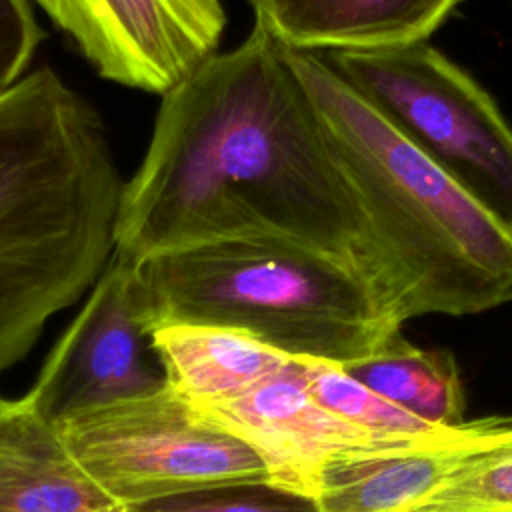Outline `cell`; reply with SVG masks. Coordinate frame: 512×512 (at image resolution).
<instances>
[{"instance_id": "1", "label": "cell", "mask_w": 512, "mask_h": 512, "mask_svg": "<svg viewBox=\"0 0 512 512\" xmlns=\"http://www.w3.org/2000/svg\"><path fill=\"white\" fill-rule=\"evenodd\" d=\"M290 240L362 272L388 318L392 274L324 124L262 24L162 94L124 182L114 252L144 258L226 240Z\"/></svg>"}, {"instance_id": "2", "label": "cell", "mask_w": 512, "mask_h": 512, "mask_svg": "<svg viewBox=\"0 0 512 512\" xmlns=\"http://www.w3.org/2000/svg\"><path fill=\"white\" fill-rule=\"evenodd\" d=\"M122 188L102 118L52 68L0 94V374L104 272Z\"/></svg>"}, {"instance_id": "3", "label": "cell", "mask_w": 512, "mask_h": 512, "mask_svg": "<svg viewBox=\"0 0 512 512\" xmlns=\"http://www.w3.org/2000/svg\"><path fill=\"white\" fill-rule=\"evenodd\" d=\"M284 56L386 256L398 322L480 314L512 302V230L412 146L318 52L284 46Z\"/></svg>"}, {"instance_id": "4", "label": "cell", "mask_w": 512, "mask_h": 512, "mask_svg": "<svg viewBox=\"0 0 512 512\" xmlns=\"http://www.w3.org/2000/svg\"><path fill=\"white\" fill-rule=\"evenodd\" d=\"M144 314L230 328L292 356L348 364L400 332L368 278L312 246L258 238L162 252L136 262Z\"/></svg>"}, {"instance_id": "5", "label": "cell", "mask_w": 512, "mask_h": 512, "mask_svg": "<svg viewBox=\"0 0 512 512\" xmlns=\"http://www.w3.org/2000/svg\"><path fill=\"white\" fill-rule=\"evenodd\" d=\"M318 54L412 146L512 230V126L468 72L428 40Z\"/></svg>"}, {"instance_id": "6", "label": "cell", "mask_w": 512, "mask_h": 512, "mask_svg": "<svg viewBox=\"0 0 512 512\" xmlns=\"http://www.w3.org/2000/svg\"><path fill=\"white\" fill-rule=\"evenodd\" d=\"M92 482L118 506L226 486H270L256 452L194 416L164 388L54 422Z\"/></svg>"}, {"instance_id": "7", "label": "cell", "mask_w": 512, "mask_h": 512, "mask_svg": "<svg viewBox=\"0 0 512 512\" xmlns=\"http://www.w3.org/2000/svg\"><path fill=\"white\" fill-rule=\"evenodd\" d=\"M164 386L136 262L114 252L88 300L48 352L26 398L48 420L60 422Z\"/></svg>"}, {"instance_id": "8", "label": "cell", "mask_w": 512, "mask_h": 512, "mask_svg": "<svg viewBox=\"0 0 512 512\" xmlns=\"http://www.w3.org/2000/svg\"><path fill=\"white\" fill-rule=\"evenodd\" d=\"M94 70L116 84L164 94L218 52L220 0H36Z\"/></svg>"}, {"instance_id": "9", "label": "cell", "mask_w": 512, "mask_h": 512, "mask_svg": "<svg viewBox=\"0 0 512 512\" xmlns=\"http://www.w3.org/2000/svg\"><path fill=\"white\" fill-rule=\"evenodd\" d=\"M190 410L198 420L248 444L264 462L270 488L310 502L318 496L324 470L336 458L416 444L372 436L324 408L308 392L298 356L240 394Z\"/></svg>"}, {"instance_id": "10", "label": "cell", "mask_w": 512, "mask_h": 512, "mask_svg": "<svg viewBox=\"0 0 512 512\" xmlns=\"http://www.w3.org/2000/svg\"><path fill=\"white\" fill-rule=\"evenodd\" d=\"M510 440L512 418H484L448 440L340 456L324 470L314 506L318 512H400Z\"/></svg>"}, {"instance_id": "11", "label": "cell", "mask_w": 512, "mask_h": 512, "mask_svg": "<svg viewBox=\"0 0 512 512\" xmlns=\"http://www.w3.org/2000/svg\"><path fill=\"white\" fill-rule=\"evenodd\" d=\"M460 2L274 0L254 22L296 50H378L428 40Z\"/></svg>"}, {"instance_id": "12", "label": "cell", "mask_w": 512, "mask_h": 512, "mask_svg": "<svg viewBox=\"0 0 512 512\" xmlns=\"http://www.w3.org/2000/svg\"><path fill=\"white\" fill-rule=\"evenodd\" d=\"M114 506L26 394L0 396V512H100Z\"/></svg>"}, {"instance_id": "13", "label": "cell", "mask_w": 512, "mask_h": 512, "mask_svg": "<svg viewBox=\"0 0 512 512\" xmlns=\"http://www.w3.org/2000/svg\"><path fill=\"white\" fill-rule=\"evenodd\" d=\"M166 384L188 404L236 396L292 362V354L218 326L170 324L152 332Z\"/></svg>"}, {"instance_id": "14", "label": "cell", "mask_w": 512, "mask_h": 512, "mask_svg": "<svg viewBox=\"0 0 512 512\" xmlns=\"http://www.w3.org/2000/svg\"><path fill=\"white\" fill-rule=\"evenodd\" d=\"M340 366L370 390L430 424L466 422L462 380L448 350L418 348L400 330L370 356Z\"/></svg>"}, {"instance_id": "15", "label": "cell", "mask_w": 512, "mask_h": 512, "mask_svg": "<svg viewBox=\"0 0 512 512\" xmlns=\"http://www.w3.org/2000/svg\"><path fill=\"white\" fill-rule=\"evenodd\" d=\"M298 366L308 392L330 412L372 436L394 442H434L462 434L470 422L458 426H436L386 400L340 364L298 356Z\"/></svg>"}, {"instance_id": "16", "label": "cell", "mask_w": 512, "mask_h": 512, "mask_svg": "<svg viewBox=\"0 0 512 512\" xmlns=\"http://www.w3.org/2000/svg\"><path fill=\"white\" fill-rule=\"evenodd\" d=\"M400 512H512V440Z\"/></svg>"}, {"instance_id": "17", "label": "cell", "mask_w": 512, "mask_h": 512, "mask_svg": "<svg viewBox=\"0 0 512 512\" xmlns=\"http://www.w3.org/2000/svg\"><path fill=\"white\" fill-rule=\"evenodd\" d=\"M126 512H318L314 502L270 486H226L146 502Z\"/></svg>"}, {"instance_id": "18", "label": "cell", "mask_w": 512, "mask_h": 512, "mask_svg": "<svg viewBox=\"0 0 512 512\" xmlns=\"http://www.w3.org/2000/svg\"><path fill=\"white\" fill-rule=\"evenodd\" d=\"M40 40L30 0H0V94L26 76Z\"/></svg>"}, {"instance_id": "19", "label": "cell", "mask_w": 512, "mask_h": 512, "mask_svg": "<svg viewBox=\"0 0 512 512\" xmlns=\"http://www.w3.org/2000/svg\"><path fill=\"white\" fill-rule=\"evenodd\" d=\"M248 2H250V6H252L254 14H260V12H264L274 0H248Z\"/></svg>"}, {"instance_id": "20", "label": "cell", "mask_w": 512, "mask_h": 512, "mask_svg": "<svg viewBox=\"0 0 512 512\" xmlns=\"http://www.w3.org/2000/svg\"><path fill=\"white\" fill-rule=\"evenodd\" d=\"M100 512H126L124 508H118V506H114V508H106V510H100Z\"/></svg>"}]
</instances>
